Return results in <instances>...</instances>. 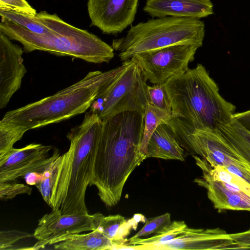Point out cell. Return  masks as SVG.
I'll return each mask as SVG.
<instances>
[{
  "instance_id": "cell-30",
  "label": "cell",
  "mask_w": 250,
  "mask_h": 250,
  "mask_svg": "<svg viewBox=\"0 0 250 250\" xmlns=\"http://www.w3.org/2000/svg\"><path fill=\"white\" fill-rule=\"evenodd\" d=\"M33 236L24 231L17 230H1L0 232V250H13L18 242Z\"/></svg>"
},
{
  "instance_id": "cell-12",
  "label": "cell",
  "mask_w": 250,
  "mask_h": 250,
  "mask_svg": "<svg viewBox=\"0 0 250 250\" xmlns=\"http://www.w3.org/2000/svg\"><path fill=\"white\" fill-rule=\"evenodd\" d=\"M139 0H88L91 24L103 33L116 35L133 22Z\"/></svg>"
},
{
  "instance_id": "cell-16",
  "label": "cell",
  "mask_w": 250,
  "mask_h": 250,
  "mask_svg": "<svg viewBox=\"0 0 250 250\" xmlns=\"http://www.w3.org/2000/svg\"><path fill=\"white\" fill-rule=\"evenodd\" d=\"M194 182L207 189V195L213 207L221 212L225 210L250 211V195L238 191L228 184L213 179L204 171Z\"/></svg>"
},
{
  "instance_id": "cell-25",
  "label": "cell",
  "mask_w": 250,
  "mask_h": 250,
  "mask_svg": "<svg viewBox=\"0 0 250 250\" xmlns=\"http://www.w3.org/2000/svg\"><path fill=\"white\" fill-rule=\"evenodd\" d=\"M0 15L1 17L36 33L43 34L48 31V29L36 19L35 16L0 9Z\"/></svg>"
},
{
  "instance_id": "cell-22",
  "label": "cell",
  "mask_w": 250,
  "mask_h": 250,
  "mask_svg": "<svg viewBox=\"0 0 250 250\" xmlns=\"http://www.w3.org/2000/svg\"><path fill=\"white\" fill-rule=\"evenodd\" d=\"M172 115L148 103L144 114V127L141 152L146 157L147 146L153 132L161 124H168Z\"/></svg>"
},
{
  "instance_id": "cell-4",
  "label": "cell",
  "mask_w": 250,
  "mask_h": 250,
  "mask_svg": "<svg viewBox=\"0 0 250 250\" xmlns=\"http://www.w3.org/2000/svg\"><path fill=\"white\" fill-rule=\"evenodd\" d=\"M35 17L48 29L46 33L33 32L2 17L0 32L20 42L26 52L43 51L96 64L108 63L114 57L112 46L87 30L65 22L56 14L41 11Z\"/></svg>"
},
{
  "instance_id": "cell-5",
  "label": "cell",
  "mask_w": 250,
  "mask_h": 250,
  "mask_svg": "<svg viewBox=\"0 0 250 250\" xmlns=\"http://www.w3.org/2000/svg\"><path fill=\"white\" fill-rule=\"evenodd\" d=\"M129 60L108 71H90L81 80L54 94L7 112L1 120L28 130L57 123L85 112L126 68Z\"/></svg>"
},
{
  "instance_id": "cell-13",
  "label": "cell",
  "mask_w": 250,
  "mask_h": 250,
  "mask_svg": "<svg viewBox=\"0 0 250 250\" xmlns=\"http://www.w3.org/2000/svg\"><path fill=\"white\" fill-rule=\"evenodd\" d=\"M23 50L0 32V109L6 107L20 88L27 70L23 64Z\"/></svg>"
},
{
  "instance_id": "cell-33",
  "label": "cell",
  "mask_w": 250,
  "mask_h": 250,
  "mask_svg": "<svg viewBox=\"0 0 250 250\" xmlns=\"http://www.w3.org/2000/svg\"><path fill=\"white\" fill-rule=\"evenodd\" d=\"M234 118L245 128L250 132V110L232 115Z\"/></svg>"
},
{
  "instance_id": "cell-32",
  "label": "cell",
  "mask_w": 250,
  "mask_h": 250,
  "mask_svg": "<svg viewBox=\"0 0 250 250\" xmlns=\"http://www.w3.org/2000/svg\"><path fill=\"white\" fill-rule=\"evenodd\" d=\"M232 241L231 249H250V229L243 232L229 234Z\"/></svg>"
},
{
  "instance_id": "cell-14",
  "label": "cell",
  "mask_w": 250,
  "mask_h": 250,
  "mask_svg": "<svg viewBox=\"0 0 250 250\" xmlns=\"http://www.w3.org/2000/svg\"><path fill=\"white\" fill-rule=\"evenodd\" d=\"M232 245L229 234L221 229H193L187 226L174 239L145 250H226L231 249Z\"/></svg>"
},
{
  "instance_id": "cell-26",
  "label": "cell",
  "mask_w": 250,
  "mask_h": 250,
  "mask_svg": "<svg viewBox=\"0 0 250 250\" xmlns=\"http://www.w3.org/2000/svg\"><path fill=\"white\" fill-rule=\"evenodd\" d=\"M60 155L53 161L42 173L40 180L36 185L46 203L49 205L52 188L54 183L57 169L61 161Z\"/></svg>"
},
{
  "instance_id": "cell-11",
  "label": "cell",
  "mask_w": 250,
  "mask_h": 250,
  "mask_svg": "<svg viewBox=\"0 0 250 250\" xmlns=\"http://www.w3.org/2000/svg\"><path fill=\"white\" fill-rule=\"evenodd\" d=\"M51 146L32 143L21 148H13L0 157V183L14 181L31 172L42 173L60 153Z\"/></svg>"
},
{
  "instance_id": "cell-29",
  "label": "cell",
  "mask_w": 250,
  "mask_h": 250,
  "mask_svg": "<svg viewBox=\"0 0 250 250\" xmlns=\"http://www.w3.org/2000/svg\"><path fill=\"white\" fill-rule=\"evenodd\" d=\"M32 188L27 185L14 181L0 183V199L1 200L12 199L18 195H30Z\"/></svg>"
},
{
  "instance_id": "cell-15",
  "label": "cell",
  "mask_w": 250,
  "mask_h": 250,
  "mask_svg": "<svg viewBox=\"0 0 250 250\" xmlns=\"http://www.w3.org/2000/svg\"><path fill=\"white\" fill-rule=\"evenodd\" d=\"M211 0H146L144 12L152 18L200 19L213 14Z\"/></svg>"
},
{
  "instance_id": "cell-21",
  "label": "cell",
  "mask_w": 250,
  "mask_h": 250,
  "mask_svg": "<svg viewBox=\"0 0 250 250\" xmlns=\"http://www.w3.org/2000/svg\"><path fill=\"white\" fill-rule=\"evenodd\" d=\"M196 165L213 179L231 186L234 189L250 195V184L245 179L220 166H211L205 159L193 155Z\"/></svg>"
},
{
  "instance_id": "cell-31",
  "label": "cell",
  "mask_w": 250,
  "mask_h": 250,
  "mask_svg": "<svg viewBox=\"0 0 250 250\" xmlns=\"http://www.w3.org/2000/svg\"><path fill=\"white\" fill-rule=\"evenodd\" d=\"M0 9L35 16L36 10L25 0H0Z\"/></svg>"
},
{
  "instance_id": "cell-9",
  "label": "cell",
  "mask_w": 250,
  "mask_h": 250,
  "mask_svg": "<svg viewBox=\"0 0 250 250\" xmlns=\"http://www.w3.org/2000/svg\"><path fill=\"white\" fill-rule=\"evenodd\" d=\"M199 47L179 44L136 54L130 59L138 66L147 81L164 84L188 69Z\"/></svg>"
},
{
  "instance_id": "cell-10",
  "label": "cell",
  "mask_w": 250,
  "mask_h": 250,
  "mask_svg": "<svg viewBox=\"0 0 250 250\" xmlns=\"http://www.w3.org/2000/svg\"><path fill=\"white\" fill-rule=\"evenodd\" d=\"M103 215L100 213L63 214L52 210L39 220L33 233V237L38 241L31 250L58 243L70 235L94 230L98 229Z\"/></svg>"
},
{
  "instance_id": "cell-2",
  "label": "cell",
  "mask_w": 250,
  "mask_h": 250,
  "mask_svg": "<svg viewBox=\"0 0 250 250\" xmlns=\"http://www.w3.org/2000/svg\"><path fill=\"white\" fill-rule=\"evenodd\" d=\"M103 121L90 109L66 137L68 150L61 155L49 206L63 214L88 213L85 197L90 186Z\"/></svg>"
},
{
  "instance_id": "cell-1",
  "label": "cell",
  "mask_w": 250,
  "mask_h": 250,
  "mask_svg": "<svg viewBox=\"0 0 250 250\" xmlns=\"http://www.w3.org/2000/svg\"><path fill=\"white\" fill-rule=\"evenodd\" d=\"M144 114L124 112L102 120L90 186L107 207L118 203L128 177L146 159L140 151Z\"/></svg>"
},
{
  "instance_id": "cell-24",
  "label": "cell",
  "mask_w": 250,
  "mask_h": 250,
  "mask_svg": "<svg viewBox=\"0 0 250 250\" xmlns=\"http://www.w3.org/2000/svg\"><path fill=\"white\" fill-rule=\"evenodd\" d=\"M27 130L26 127L20 125L0 120V157L14 148V145L21 139Z\"/></svg>"
},
{
  "instance_id": "cell-20",
  "label": "cell",
  "mask_w": 250,
  "mask_h": 250,
  "mask_svg": "<svg viewBox=\"0 0 250 250\" xmlns=\"http://www.w3.org/2000/svg\"><path fill=\"white\" fill-rule=\"evenodd\" d=\"M217 130L238 153L250 164V132L234 118Z\"/></svg>"
},
{
  "instance_id": "cell-3",
  "label": "cell",
  "mask_w": 250,
  "mask_h": 250,
  "mask_svg": "<svg viewBox=\"0 0 250 250\" xmlns=\"http://www.w3.org/2000/svg\"><path fill=\"white\" fill-rule=\"evenodd\" d=\"M172 107L167 125L188 131L217 130L232 118L236 106L226 101L201 64L166 83Z\"/></svg>"
},
{
  "instance_id": "cell-8",
  "label": "cell",
  "mask_w": 250,
  "mask_h": 250,
  "mask_svg": "<svg viewBox=\"0 0 250 250\" xmlns=\"http://www.w3.org/2000/svg\"><path fill=\"white\" fill-rule=\"evenodd\" d=\"M146 80L138 66L130 59L125 70L114 83L96 100L90 109L102 120L121 113L136 111L145 113L148 104Z\"/></svg>"
},
{
  "instance_id": "cell-27",
  "label": "cell",
  "mask_w": 250,
  "mask_h": 250,
  "mask_svg": "<svg viewBox=\"0 0 250 250\" xmlns=\"http://www.w3.org/2000/svg\"><path fill=\"white\" fill-rule=\"evenodd\" d=\"M146 95L148 103L172 115L171 102L165 83L147 85Z\"/></svg>"
},
{
  "instance_id": "cell-18",
  "label": "cell",
  "mask_w": 250,
  "mask_h": 250,
  "mask_svg": "<svg viewBox=\"0 0 250 250\" xmlns=\"http://www.w3.org/2000/svg\"><path fill=\"white\" fill-rule=\"evenodd\" d=\"M60 250H113V243L98 229L85 234H75L64 237L54 245Z\"/></svg>"
},
{
  "instance_id": "cell-23",
  "label": "cell",
  "mask_w": 250,
  "mask_h": 250,
  "mask_svg": "<svg viewBox=\"0 0 250 250\" xmlns=\"http://www.w3.org/2000/svg\"><path fill=\"white\" fill-rule=\"evenodd\" d=\"M187 226L183 221H174L160 233L148 238L128 239L126 244L135 246L136 250H145L148 247L166 243L174 239L182 233Z\"/></svg>"
},
{
  "instance_id": "cell-17",
  "label": "cell",
  "mask_w": 250,
  "mask_h": 250,
  "mask_svg": "<svg viewBox=\"0 0 250 250\" xmlns=\"http://www.w3.org/2000/svg\"><path fill=\"white\" fill-rule=\"evenodd\" d=\"M146 157L184 161L185 150L167 124L160 125L152 134L147 146Z\"/></svg>"
},
{
  "instance_id": "cell-28",
  "label": "cell",
  "mask_w": 250,
  "mask_h": 250,
  "mask_svg": "<svg viewBox=\"0 0 250 250\" xmlns=\"http://www.w3.org/2000/svg\"><path fill=\"white\" fill-rule=\"evenodd\" d=\"M170 214L165 213L148 219L144 227L129 239H134L148 236L153 233L159 234L164 231L171 224Z\"/></svg>"
},
{
  "instance_id": "cell-6",
  "label": "cell",
  "mask_w": 250,
  "mask_h": 250,
  "mask_svg": "<svg viewBox=\"0 0 250 250\" xmlns=\"http://www.w3.org/2000/svg\"><path fill=\"white\" fill-rule=\"evenodd\" d=\"M204 21L199 19L167 16L132 25L126 35L114 39L112 47L121 61L136 54L179 44L203 45Z\"/></svg>"
},
{
  "instance_id": "cell-7",
  "label": "cell",
  "mask_w": 250,
  "mask_h": 250,
  "mask_svg": "<svg viewBox=\"0 0 250 250\" xmlns=\"http://www.w3.org/2000/svg\"><path fill=\"white\" fill-rule=\"evenodd\" d=\"M171 128L180 145L188 153L200 156L211 166L224 167L250 184V164L217 130Z\"/></svg>"
},
{
  "instance_id": "cell-19",
  "label": "cell",
  "mask_w": 250,
  "mask_h": 250,
  "mask_svg": "<svg viewBox=\"0 0 250 250\" xmlns=\"http://www.w3.org/2000/svg\"><path fill=\"white\" fill-rule=\"evenodd\" d=\"M137 223L134 218L127 220L119 214L107 216L103 215L97 229L113 243V250H119L122 246L126 244L127 239L125 237Z\"/></svg>"
}]
</instances>
